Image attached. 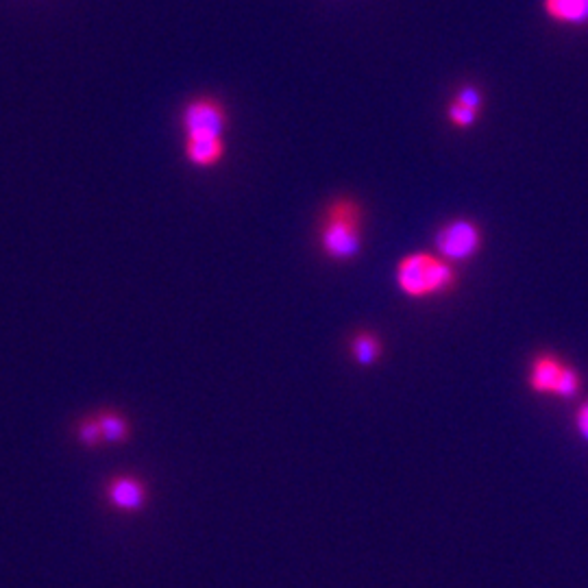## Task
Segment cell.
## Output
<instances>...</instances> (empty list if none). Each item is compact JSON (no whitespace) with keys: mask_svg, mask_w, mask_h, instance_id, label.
I'll list each match as a JSON object with an SVG mask.
<instances>
[{"mask_svg":"<svg viewBox=\"0 0 588 588\" xmlns=\"http://www.w3.org/2000/svg\"><path fill=\"white\" fill-rule=\"evenodd\" d=\"M96 416H98V423H101L105 443H125V440L129 438L131 430L125 416L118 412H109V410L98 412Z\"/></svg>","mask_w":588,"mask_h":588,"instance_id":"obj_10","label":"cell"},{"mask_svg":"<svg viewBox=\"0 0 588 588\" xmlns=\"http://www.w3.org/2000/svg\"><path fill=\"white\" fill-rule=\"evenodd\" d=\"M575 427H578L580 436L588 440V399L578 408V412H575Z\"/></svg>","mask_w":588,"mask_h":588,"instance_id":"obj_14","label":"cell"},{"mask_svg":"<svg viewBox=\"0 0 588 588\" xmlns=\"http://www.w3.org/2000/svg\"><path fill=\"white\" fill-rule=\"evenodd\" d=\"M105 495L109 499V504L118 510L133 512L140 510L146 504V497H149V490H146L144 482L138 480V477L131 475H118L112 482L107 484Z\"/></svg>","mask_w":588,"mask_h":588,"instance_id":"obj_6","label":"cell"},{"mask_svg":"<svg viewBox=\"0 0 588 588\" xmlns=\"http://www.w3.org/2000/svg\"><path fill=\"white\" fill-rule=\"evenodd\" d=\"M530 388L541 397L556 395L560 399H573L582 388V377L573 366L562 362L556 353H538L530 364Z\"/></svg>","mask_w":588,"mask_h":588,"instance_id":"obj_3","label":"cell"},{"mask_svg":"<svg viewBox=\"0 0 588 588\" xmlns=\"http://www.w3.org/2000/svg\"><path fill=\"white\" fill-rule=\"evenodd\" d=\"M395 279L401 294L414 301H423L451 292L458 284V273L456 266L436 251H416L401 257Z\"/></svg>","mask_w":588,"mask_h":588,"instance_id":"obj_2","label":"cell"},{"mask_svg":"<svg viewBox=\"0 0 588 588\" xmlns=\"http://www.w3.org/2000/svg\"><path fill=\"white\" fill-rule=\"evenodd\" d=\"M364 212L358 201L340 196L327 205L318 227V244L332 262H351L364 247Z\"/></svg>","mask_w":588,"mask_h":588,"instance_id":"obj_1","label":"cell"},{"mask_svg":"<svg viewBox=\"0 0 588 588\" xmlns=\"http://www.w3.org/2000/svg\"><path fill=\"white\" fill-rule=\"evenodd\" d=\"M549 20L565 27H588V0H543Z\"/></svg>","mask_w":588,"mask_h":588,"instance_id":"obj_8","label":"cell"},{"mask_svg":"<svg viewBox=\"0 0 588 588\" xmlns=\"http://www.w3.org/2000/svg\"><path fill=\"white\" fill-rule=\"evenodd\" d=\"M77 436H79L81 443L90 449L103 445L105 438H103L101 423H98V416H85V419L79 423Z\"/></svg>","mask_w":588,"mask_h":588,"instance_id":"obj_11","label":"cell"},{"mask_svg":"<svg viewBox=\"0 0 588 588\" xmlns=\"http://www.w3.org/2000/svg\"><path fill=\"white\" fill-rule=\"evenodd\" d=\"M227 109L212 96L194 98L181 114V129L186 138H225Z\"/></svg>","mask_w":588,"mask_h":588,"instance_id":"obj_5","label":"cell"},{"mask_svg":"<svg viewBox=\"0 0 588 588\" xmlns=\"http://www.w3.org/2000/svg\"><path fill=\"white\" fill-rule=\"evenodd\" d=\"M351 358L360 366H371L382 358V340L371 332H358L351 338Z\"/></svg>","mask_w":588,"mask_h":588,"instance_id":"obj_9","label":"cell"},{"mask_svg":"<svg viewBox=\"0 0 588 588\" xmlns=\"http://www.w3.org/2000/svg\"><path fill=\"white\" fill-rule=\"evenodd\" d=\"M225 151V138H186V159L196 168H216Z\"/></svg>","mask_w":588,"mask_h":588,"instance_id":"obj_7","label":"cell"},{"mask_svg":"<svg viewBox=\"0 0 588 588\" xmlns=\"http://www.w3.org/2000/svg\"><path fill=\"white\" fill-rule=\"evenodd\" d=\"M453 101L460 103V105H464V107L473 109V112H480L484 96H482L480 90L473 88V85H464V88L456 94V98H453Z\"/></svg>","mask_w":588,"mask_h":588,"instance_id":"obj_13","label":"cell"},{"mask_svg":"<svg viewBox=\"0 0 588 588\" xmlns=\"http://www.w3.org/2000/svg\"><path fill=\"white\" fill-rule=\"evenodd\" d=\"M482 229L469 218H453L436 231V253L447 262H469L482 249Z\"/></svg>","mask_w":588,"mask_h":588,"instance_id":"obj_4","label":"cell"},{"mask_svg":"<svg viewBox=\"0 0 588 588\" xmlns=\"http://www.w3.org/2000/svg\"><path fill=\"white\" fill-rule=\"evenodd\" d=\"M477 116H480V112H473V109L464 107V105H460L456 101L449 105V120H451V125L458 127V129L473 127L477 122Z\"/></svg>","mask_w":588,"mask_h":588,"instance_id":"obj_12","label":"cell"}]
</instances>
